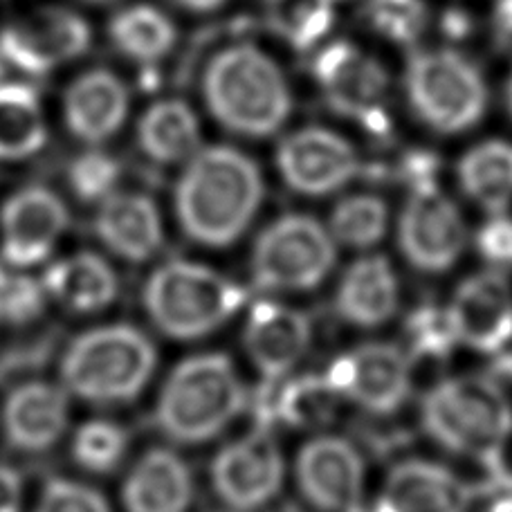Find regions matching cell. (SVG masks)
<instances>
[{
	"instance_id": "6",
	"label": "cell",
	"mask_w": 512,
	"mask_h": 512,
	"mask_svg": "<svg viewBox=\"0 0 512 512\" xmlns=\"http://www.w3.org/2000/svg\"><path fill=\"white\" fill-rule=\"evenodd\" d=\"M245 290L207 265L167 261L144 286V308L160 333L171 340H200L243 308Z\"/></svg>"
},
{
	"instance_id": "11",
	"label": "cell",
	"mask_w": 512,
	"mask_h": 512,
	"mask_svg": "<svg viewBox=\"0 0 512 512\" xmlns=\"http://www.w3.org/2000/svg\"><path fill=\"white\" fill-rule=\"evenodd\" d=\"M326 378L367 414L391 416L411 391V360L400 346L371 342L333 360Z\"/></svg>"
},
{
	"instance_id": "36",
	"label": "cell",
	"mask_w": 512,
	"mask_h": 512,
	"mask_svg": "<svg viewBox=\"0 0 512 512\" xmlns=\"http://www.w3.org/2000/svg\"><path fill=\"white\" fill-rule=\"evenodd\" d=\"M45 288L23 268L0 261V322L25 326L45 308Z\"/></svg>"
},
{
	"instance_id": "40",
	"label": "cell",
	"mask_w": 512,
	"mask_h": 512,
	"mask_svg": "<svg viewBox=\"0 0 512 512\" xmlns=\"http://www.w3.org/2000/svg\"><path fill=\"white\" fill-rule=\"evenodd\" d=\"M441 162L429 151H409L396 164V178L411 191L436 187Z\"/></svg>"
},
{
	"instance_id": "20",
	"label": "cell",
	"mask_w": 512,
	"mask_h": 512,
	"mask_svg": "<svg viewBox=\"0 0 512 512\" xmlns=\"http://www.w3.org/2000/svg\"><path fill=\"white\" fill-rule=\"evenodd\" d=\"M380 499L393 512H468L474 490L441 463L409 459L393 465Z\"/></svg>"
},
{
	"instance_id": "21",
	"label": "cell",
	"mask_w": 512,
	"mask_h": 512,
	"mask_svg": "<svg viewBox=\"0 0 512 512\" xmlns=\"http://www.w3.org/2000/svg\"><path fill=\"white\" fill-rule=\"evenodd\" d=\"M95 234L128 263H144L160 250L162 221L153 200L135 191H115L99 203Z\"/></svg>"
},
{
	"instance_id": "10",
	"label": "cell",
	"mask_w": 512,
	"mask_h": 512,
	"mask_svg": "<svg viewBox=\"0 0 512 512\" xmlns=\"http://www.w3.org/2000/svg\"><path fill=\"white\" fill-rule=\"evenodd\" d=\"M90 45V27L66 7H39L0 32V57L27 75H45Z\"/></svg>"
},
{
	"instance_id": "1",
	"label": "cell",
	"mask_w": 512,
	"mask_h": 512,
	"mask_svg": "<svg viewBox=\"0 0 512 512\" xmlns=\"http://www.w3.org/2000/svg\"><path fill=\"white\" fill-rule=\"evenodd\" d=\"M263 200L256 162L232 146H212L187 160L176 185V216L191 241L227 248L248 230Z\"/></svg>"
},
{
	"instance_id": "30",
	"label": "cell",
	"mask_w": 512,
	"mask_h": 512,
	"mask_svg": "<svg viewBox=\"0 0 512 512\" xmlns=\"http://www.w3.org/2000/svg\"><path fill=\"white\" fill-rule=\"evenodd\" d=\"M342 396L335 391L326 376H306L281 378L277 387V425L288 427H324L333 420L340 407Z\"/></svg>"
},
{
	"instance_id": "35",
	"label": "cell",
	"mask_w": 512,
	"mask_h": 512,
	"mask_svg": "<svg viewBox=\"0 0 512 512\" xmlns=\"http://www.w3.org/2000/svg\"><path fill=\"white\" fill-rule=\"evenodd\" d=\"M362 12L373 32L398 45H414L429 18L425 0H364Z\"/></svg>"
},
{
	"instance_id": "4",
	"label": "cell",
	"mask_w": 512,
	"mask_h": 512,
	"mask_svg": "<svg viewBox=\"0 0 512 512\" xmlns=\"http://www.w3.org/2000/svg\"><path fill=\"white\" fill-rule=\"evenodd\" d=\"M420 423L445 450L483 465L504 456L512 407L504 387L492 378H452L425 393Z\"/></svg>"
},
{
	"instance_id": "3",
	"label": "cell",
	"mask_w": 512,
	"mask_h": 512,
	"mask_svg": "<svg viewBox=\"0 0 512 512\" xmlns=\"http://www.w3.org/2000/svg\"><path fill=\"white\" fill-rule=\"evenodd\" d=\"M248 407V393L225 353L182 360L162 384L155 425L173 443L200 445L230 427Z\"/></svg>"
},
{
	"instance_id": "43",
	"label": "cell",
	"mask_w": 512,
	"mask_h": 512,
	"mask_svg": "<svg viewBox=\"0 0 512 512\" xmlns=\"http://www.w3.org/2000/svg\"><path fill=\"white\" fill-rule=\"evenodd\" d=\"M492 32L499 45L512 50V0H495L492 7Z\"/></svg>"
},
{
	"instance_id": "54",
	"label": "cell",
	"mask_w": 512,
	"mask_h": 512,
	"mask_svg": "<svg viewBox=\"0 0 512 512\" xmlns=\"http://www.w3.org/2000/svg\"><path fill=\"white\" fill-rule=\"evenodd\" d=\"M232 512H239V510H232Z\"/></svg>"
},
{
	"instance_id": "9",
	"label": "cell",
	"mask_w": 512,
	"mask_h": 512,
	"mask_svg": "<svg viewBox=\"0 0 512 512\" xmlns=\"http://www.w3.org/2000/svg\"><path fill=\"white\" fill-rule=\"evenodd\" d=\"M310 70L331 111L358 122L376 140H387L389 75L378 59L349 41H335L315 54Z\"/></svg>"
},
{
	"instance_id": "50",
	"label": "cell",
	"mask_w": 512,
	"mask_h": 512,
	"mask_svg": "<svg viewBox=\"0 0 512 512\" xmlns=\"http://www.w3.org/2000/svg\"><path fill=\"white\" fill-rule=\"evenodd\" d=\"M279 512H304V510H299L297 506H286V508H281Z\"/></svg>"
},
{
	"instance_id": "18",
	"label": "cell",
	"mask_w": 512,
	"mask_h": 512,
	"mask_svg": "<svg viewBox=\"0 0 512 512\" xmlns=\"http://www.w3.org/2000/svg\"><path fill=\"white\" fill-rule=\"evenodd\" d=\"M310 340H313V324L295 308L261 301L250 310L245 324L243 344L254 367L263 378H286L290 369L304 358Z\"/></svg>"
},
{
	"instance_id": "23",
	"label": "cell",
	"mask_w": 512,
	"mask_h": 512,
	"mask_svg": "<svg viewBox=\"0 0 512 512\" xmlns=\"http://www.w3.org/2000/svg\"><path fill=\"white\" fill-rule=\"evenodd\" d=\"M128 115V90L111 70H90L72 81L63 99L70 133L86 144H102L120 131Z\"/></svg>"
},
{
	"instance_id": "8",
	"label": "cell",
	"mask_w": 512,
	"mask_h": 512,
	"mask_svg": "<svg viewBox=\"0 0 512 512\" xmlns=\"http://www.w3.org/2000/svg\"><path fill=\"white\" fill-rule=\"evenodd\" d=\"M335 263L333 236L315 218L288 214L259 234L252 250V277L263 290H310Z\"/></svg>"
},
{
	"instance_id": "47",
	"label": "cell",
	"mask_w": 512,
	"mask_h": 512,
	"mask_svg": "<svg viewBox=\"0 0 512 512\" xmlns=\"http://www.w3.org/2000/svg\"><path fill=\"white\" fill-rule=\"evenodd\" d=\"M483 512H512V495L492 497V501Z\"/></svg>"
},
{
	"instance_id": "49",
	"label": "cell",
	"mask_w": 512,
	"mask_h": 512,
	"mask_svg": "<svg viewBox=\"0 0 512 512\" xmlns=\"http://www.w3.org/2000/svg\"><path fill=\"white\" fill-rule=\"evenodd\" d=\"M506 104H508V111L512 115V75H510L508 86H506Z\"/></svg>"
},
{
	"instance_id": "22",
	"label": "cell",
	"mask_w": 512,
	"mask_h": 512,
	"mask_svg": "<svg viewBox=\"0 0 512 512\" xmlns=\"http://www.w3.org/2000/svg\"><path fill=\"white\" fill-rule=\"evenodd\" d=\"M194 479L187 461L167 447H151L128 472L122 488L126 512H187Z\"/></svg>"
},
{
	"instance_id": "44",
	"label": "cell",
	"mask_w": 512,
	"mask_h": 512,
	"mask_svg": "<svg viewBox=\"0 0 512 512\" xmlns=\"http://www.w3.org/2000/svg\"><path fill=\"white\" fill-rule=\"evenodd\" d=\"M443 32L450 36V39H468L472 34V18L465 14L463 9H450V12L443 14Z\"/></svg>"
},
{
	"instance_id": "42",
	"label": "cell",
	"mask_w": 512,
	"mask_h": 512,
	"mask_svg": "<svg viewBox=\"0 0 512 512\" xmlns=\"http://www.w3.org/2000/svg\"><path fill=\"white\" fill-rule=\"evenodd\" d=\"M0 512H23V479L5 465H0Z\"/></svg>"
},
{
	"instance_id": "53",
	"label": "cell",
	"mask_w": 512,
	"mask_h": 512,
	"mask_svg": "<svg viewBox=\"0 0 512 512\" xmlns=\"http://www.w3.org/2000/svg\"><path fill=\"white\" fill-rule=\"evenodd\" d=\"M272 3H279V0H272Z\"/></svg>"
},
{
	"instance_id": "52",
	"label": "cell",
	"mask_w": 512,
	"mask_h": 512,
	"mask_svg": "<svg viewBox=\"0 0 512 512\" xmlns=\"http://www.w3.org/2000/svg\"><path fill=\"white\" fill-rule=\"evenodd\" d=\"M333 3H335V5H337V3H344V0H333Z\"/></svg>"
},
{
	"instance_id": "31",
	"label": "cell",
	"mask_w": 512,
	"mask_h": 512,
	"mask_svg": "<svg viewBox=\"0 0 512 512\" xmlns=\"http://www.w3.org/2000/svg\"><path fill=\"white\" fill-rule=\"evenodd\" d=\"M389 225V209L384 200L371 194L344 198L333 209L328 232L333 239L349 248H371L382 241Z\"/></svg>"
},
{
	"instance_id": "28",
	"label": "cell",
	"mask_w": 512,
	"mask_h": 512,
	"mask_svg": "<svg viewBox=\"0 0 512 512\" xmlns=\"http://www.w3.org/2000/svg\"><path fill=\"white\" fill-rule=\"evenodd\" d=\"M48 128L36 90L25 84H0V162L39 153Z\"/></svg>"
},
{
	"instance_id": "39",
	"label": "cell",
	"mask_w": 512,
	"mask_h": 512,
	"mask_svg": "<svg viewBox=\"0 0 512 512\" xmlns=\"http://www.w3.org/2000/svg\"><path fill=\"white\" fill-rule=\"evenodd\" d=\"M477 248L492 270H512V218L504 212L492 214L477 232Z\"/></svg>"
},
{
	"instance_id": "27",
	"label": "cell",
	"mask_w": 512,
	"mask_h": 512,
	"mask_svg": "<svg viewBox=\"0 0 512 512\" xmlns=\"http://www.w3.org/2000/svg\"><path fill=\"white\" fill-rule=\"evenodd\" d=\"M459 182L490 214L506 212L512 200V144L488 140L474 146L459 162Z\"/></svg>"
},
{
	"instance_id": "46",
	"label": "cell",
	"mask_w": 512,
	"mask_h": 512,
	"mask_svg": "<svg viewBox=\"0 0 512 512\" xmlns=\"http://www.w3.org/2000/svg\"><path fill=\"white\" fill-rule=\"evenodd\" d=\"M176 3L191 9V12H212V9L221 7L225 0H176Z\"/></svg>"
},
{
	"instance_id": "2",
	"label": "cell",
	"mask_w": 512,
	"mask_h": 512,
	"mask_svg": "<svg viewBox=\"0 0 512 512\" xmlns=\"http://www.w3.org/2000/svg\"><path fill=\"white\" fill-rule=\"evenodd\" d=\"M203 97L214 120L243 137L274 135L292 111V95L281 68L248 43L230 45L209 61Z\"/></svg>"
},
{
	"instance_id": "34",
	"label": "cell",
	"mask_w": 512,
	"mask_h": 512,
	"mask_svg": "<svg viewBox=\"0 0 512 512\" xmlns=\"http://www.w3.org/2000/svg\"><path fill=\"white\" fill-rule=\"evenodd\" d=\"M128 452V434L113 420H88L72 438V456L93 474H111Z\"/></svg>"
},
{
	"instance_id": "29",
	"label": "cell",
	"mask_w": 512,
	"mask_h": 512,
	"mask_svg": "<svg viewBox=\"0 0 512 512\" xmlns=\"http://www.w3.org/2000/svg\"><path fill=\"white\" fill-rule=\"evenodd\" d=\"M108 34L117 50L128 59L153 63L167 54L176 43V27L167 14L151 5H133L113 16Z\"/></svg>"
},
{
	"instance_id": "24",
	"label": "cell",
	"mask_w": 512,
	"mask_h": 512,
	"mask_svg": "<svg viewBox=\"0 0 512 512\" xmlns=\"http://www.w3.org/2000/svg\"><path fill=\"white\" fill-rule=\"evenodd\" d=\"M398 308V279L384 256H364L346 268L337 286L335 310L344 322L378 328Z\"/></svg>"
},
{
	"instance_id": "25",
	"label": "cell",
	"mask_w": 512,
	"mask_h": 512,
	"mask_svg": "<svg viewBox=\"0 0 512 512\" xmlns=\"http://www.w3.org/2000/svg\"><path fill=\"white\" fill-rule=\"evenodd\" d=\"M41 283L45 295L79 315L97 313L111 306L120 290L111 265L93 252H77L52 263Z\"/></svg>"
},
{
	"instance_id": "5",
	"label": "cell",
	"mask_w": 512,
	"mask_h": 512,
	"mask_svg": "<svg viewBox=\"0 0 512 512\" xmlns=\"http://www.w3.org/2000/svg\"><path fill=\"white\" fill-rule=\"evenodd\" d=\"M158 353L142 331L128 324L93 328L72 340L61 360V382L95 405H120L149 384Z\"/></svg>"
},
{
	"instance_id": "38",
	"label": "cell",
	"mask_w": 512,
	"mask_h": 512,
	"mask_svg": "<svg viewBox=\"0 0 512 512\" xmlns=\"http://www.w3.org/2000/svg\"><path fill=\"white\" fill-rule=\"evenodd\" d=\"M36 512H111L108 501L97 490L70 479L45 483Z\"/></svg>"
},
{
	"instance_id": "32",
	"label": "cell",
	"mask_w": 512,
	"mask_h": 512,
	"mask_svg": "<svg viewBox=\"0 0 512 512\" xmlns=\"http://www.w3.org/2000/svg\"><path fill=\"white\" fill-rule=\"evenodd\" d=\"M409 360L445 362L459 344L450 310L436 304H423L411 310L405 322Z\"/></svg>"
},
{
	"instance_id": "16",
	"label": "cell",
	"mask_w": 512,
	"mask_h": 512,
	"mask_svg": "<svg viewBox=\"0 0 512 512\" xmlns=\"http://www.w3.org/2000/svg\"><path fill=\"white\" fill-rule=\"evenodd\" d=\"M297 481L317 510L353 512L362 506L364 461L344 438L319 436L299 450Z\"/></svg>"
},
{
	"instance_id": "17",
	"label": "cell",
	"mask_w": 512,
	"mask_h": 512,
	"mask_svg": "<svg viewBox=\"0 0 512 512\" xmlns=\"http://www.w3.org/2000/svg\"><path fill=\"white\" fill-rule=\"evenodd\" d=\"M450 317L459 344L499 353L512 340V288L506 272L486 270L456 288Z\"/></svg>"
},
{
	"instance_id": "14",
	"label": "cell",
	"mask_w": 512,
	"mask_h": 512,
	"mask_svg": "<svg viewBox=\"0 0 512 512\" xmlns=\"http://www.w3.org/2000/svg\"><path fill=\"white\" fill-rule=\"evenodd\" d=\"M68 227V209L52 189L32 185L0 209V252L16 268H32L52 254Z\"/></svg>"
},
{
	"instance_id": "33",
	"label": "cell",
	"mask_w": 512,
	"mask_h": 512,
	"mask_svg": "<svg viewBox=\"0 0 512 512\" xmlns=\"http://www.w3.org/2000/svg\"><path fill=\"white\" fill-rule=\"evenodd\" d=\"M274 27L292 48L313 50L335 23L333 0H279Z\"/></svg>"
},
{
	"instance_id": "26",
	"label": "cell",
	"mask_w": 512,
	"mask_h": 512,
	"mask_svg": "<svg viewBox=\"0 0 512 512\" xmlns=\"http://www.w3.org/2000/svg\"><path fill=\"white\" fill-rule=\"evenodd\" d=\"M137 144L158 164L185 162L200 151L198 117L180 99L155 102L137 126Z\"/></svg>"
},
{
	"instance_id": "19",
	"label": "cell",
	"mask_w": 512,
	"mask_h": 512,
	"mask_svg": "<svg viewBox=\"0 0 512 512\" xmlns=\"http://www.w3.org/2000/svg\"><path fill=\"white\" fill-rule=\"evenodd\" d=\"M68 427V393L57 384L23 382L3 405V432L9 447L41 454L61 441Z\"/></svg>"
},
{
	"instance_id": "13",
	"label": "cell",
	"mask_w": 512,
	"mask_h": 512,
	"mask_svg": "<svg viewBox=\"0 0 512 512\" xmlns=\"http://www.w3.org/2000/svg\"><path fill=\"white\" fill-rule=\"evenodd\" d=\"M398 243L405 259L420 272H445L465 248L459 209L438 187L411 191L398 223Z\"/></svg>"
},
{
	"instance_id": "7",
	"label": "cell",
	"mask_w": 512,
	"mask_h": 512,
	"mask_svg": "<svg viewBox=\"0 0 512 512\" xmlns=\"http://www.w3.org/2000/svg\"><path fill=\"white\" fill-rule=\"evenodd\" d=\"M405 93L418 120L443 135L470 131L488 108V86L479 66L454 50L411 54Z\"/></svg>"
},
{
	"instance_id": "45",
	"label": "cell",
	"mask_w": 512,
	"mask_h": 512,
	"mask_svg": "<svg viewBox=\"0 0 512 512\" xmlns=\"http://www.w3.org/2000/svg\"><path fill=\"white\" fill-rule=\"evenodd\" d=\"M490 378L499 382L501 387H504V384H512V353L499 355V358L492 362Z\"/></svg>"
},
{
	"instance_id": "37",
	"label": "cell",
	"mask_w": 512,
	"mask_h": 512,
	"mask_svg": "<svg viewBox=\"0 0 512 512\" xmlns=\"http://www.w3.org/2000/svg\"><path fill=\"white\" fill-rule=\"evenodd\" d=\"M122 167L113 155L102 151L81 153L70 164L68 180L70 189L84 203H102L111 194H115L117 182H120Z\"/></svg>"
},
{
	"instance_id": "51",
	"label": "cell",
	"mask_w": 512,
	"mask_h": 512,
	"mask_svg": "<svg viewBox=\"0 0 512 512\" xmlns=\"http://www.w3.org/2000/svg\"><path fill=\"white\" fill-rule=\"evenodd\" d=\"M90 3H106V0H90Z\"/></svg>"
},
{
	"instance_id": "12",
	"label": "cell",
	"mask_w": 512,
	"mask_h": 512,
	"mask_svg": "<svg viewBox=\"0 0 512 512\" xmlns=\"http://www.w3.org/2000/svg\"><path fill=\"white\" fill-rule=\"evenodd\" d=\"M283 483V459L268 429L225 445L212 461V486L227 506L239 512L259 510L277 497Z\"/></svg>"
},
{
	"instance_id": "48",
	"label": "cell",
	"mask_w": 512,
	"mask_h": 512,
	"mask_svg": "<svg viewBox=\"0 0 512 512\" xmlns=\"http://www.w3.org/2000/svg\"><path fill=\"white\" fill-rule=\"evenodd\" d=\"M353 512H393L387 504H384V501L380 499L378 501V504L376 506H373V508H364V504L358 508V510H353Z\"/></svg>"
},
{
	"instance_id": "41",
	"label": "cell",
	"mask_w": 512,
	"mask_h": 512,
	"mask_svg": "<svg viewBox=\"0 0 512 512\" xmlns=\"http://www.w3.org/2000/svg\"><path fill=\"white\" fill-rule=\"evenodd\" d=\"M50 351V337H43V340H36L32 344L18 346L14 351H7L3 358H0V382L16 376V373L39 369L41 364L50 358Z\"/></svg>"
},
{
	"instance_id": "15",
	"label": "cell",
	"mask_w": 512,
	"mask_h": 512,
	"mask_svg": "<svg viewBox=\"0 0 512 512\" xmlns=\"http://www.w3.org/2000/svg\"><path fill=\"white\" fill-rule=\"evenodd\" d=\"M277 167L297 194L326 196L358 176L360 162L342 135L326 128H304L279 144Z\"/></svg>"
}]
</instances>
